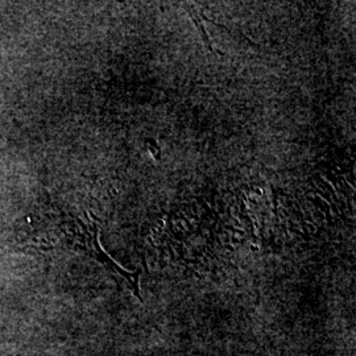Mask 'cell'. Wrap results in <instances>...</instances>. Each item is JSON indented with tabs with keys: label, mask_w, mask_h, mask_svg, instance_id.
<instances>
[{
	"label": "cell",
	"mask_w": 356,
	"mask_h": 356,
	"mask_svg": "<svg viewBox=\"0 0 356 356\" xmlns=\"http://www.w3.org/2000/svg\"><path fill=\"white\" fill-rule=\"evenodd\" d=\"M76 223L79 225L81 232L76 235V247L79 250H83L86 254L92 256L95 260H98L103 267L107 268L108 270H113L115 273L120 275L124 280L127 281L128 285L132 288L134 294L143 301L141 297L140 286H139V279H140V270H135V272H129L126 270L124 268L120 267L114 259L107 254L99 243V227L97 225V222L92 219L89 225H85L81 219L76 218Z\"/></svg>",
	"instance_id": "6da1fadb"
},
{
	"label": "cell",
	"mask_w": 356,
	"mask_h": 356,
	"mask_svg": "<svg viewBox=\"0 0 356 356\" xmlns=\"http://www.w3.org/2000/svg\"><path fill=\"white\" fill-rule=\"evenodd\" d=\"M182 6H184V8L188 11V13L191 15V20L194 22V24L197 26L198 31L201 32L202 38H204V42L206 44L207 51H214L213 47H211V42H210L209 35H207V32H206V29H204V10H202L200 6H197V4H182Z\"/></svg>",
	"instance_id": "7a4b0ae2"
}]
</instances>
